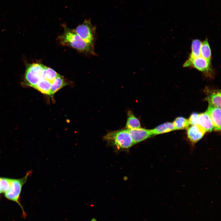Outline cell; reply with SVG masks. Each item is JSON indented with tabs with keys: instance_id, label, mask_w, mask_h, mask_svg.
I'll return each mask as SVG.
<instances>
[{
	"instance_id": "6da1fadb",
	"label": "cell",
	"mask_w": 221,
	"mask_h": 221,
	"mask_svg": "<svg viewBox=\"0 0 221 221\" xmlns=\"http://www.w3.org/2000/svg\"><path fill=\"white\" fill-rule=\"evenodd\" d=\"M61 45L71 47L86 54L94 55V46L89 45L83 40L74 29L65 27L64 32L59 37Z\"/></svg>"
},
{
	"instance_id": "7a4b0ae2",
	"label": "cell",
	"mask_w": 221,
	"mask_h": 221,
	"mask_svg": "<svg viewBox=\"0 0 221 221\" xmlns=\"http://www.w3.org/2000/svg\"><path fill=\"white\" fill-rule=\"evenodd\" d=\"M103 139L117 151L127 150L134 145L127 129L108 132Z\"/></svg>"
},
{
	"instance_id": "3957f363",
	"label": "cell",
	"mask_w": 221,
	"mask_h": 221,
	"mask_svg": "<svg viewBox=\"0 0 221 221\" xmlns=\"http://www.w3.org/2000/svg\"><path fill=\"white\" fill-rule=\"evenodd\" d=\"M96 27L91 23V20L85 19L74 30L77 34L86 43L94 46Z\"/></svg>"
},
{
	"instance_id": "277c9868",
	"label": "cell",
	"mask_w": 221,
	"mask_h": 221,
	"mask_svg": "<svg viewBox=\"0 0 221 221\" xmlns=\"http://www.w3.org/2000/svg\"><path fill=\"white\" fill-rule=\"evenodd\" d=\"M31 171L28 172L23 177L17 179H12L9 190L5 193V196L7 199L17 203L22 208L24 214L22 207L20 202V195L22 187L26 182L28 176L31 174Z\"/></svg>"
},
{
	"instance_id": "5b68a950",
	"label": "cell",
	"mask_w": 221,
	"mask_h": 221,
	"mask_svg": "<svg viewBox=\"0 0 221 221\" xmlns=\"http://www.w3.org/2000/svg\"><path fill=\"white\" fill-rule=\"evenodd\" d=\"M45 65L34 63L29 64L25 74V79L28 85L34 88L40 79L43 78Z\"/></svg>"
},
{
	"instance_id": "8992f818",
	"label": "cell",
	"mask_w": 221,
	"mask_h": 221,
	"mask_svg": "<svg viewBox=\"0 0 221 221\" xmlns=\"http://www.w3.org/2000/svg\"><path fill=\"white\" fill-rule=\"evenodd\" d=\"M211 63L200 56L193 60L190 67L201 72L206 76L211 77L213 75V71Z\"/></svg>"
},
{
	"instance_id": "52a82bcc",
	"label": "cell",
	"mask_w": 221,
	"mask_h": 221,
	"mask_svg": "<svg viewBox=\"0 0 221 221\" xmlns=\"http://www.w3.org/2000/svg\"><path fill=\"white\" fill-rule=\"evenodd\" d=\"M127 129L134 145L145 140L153 135L151 130L141 127Z\"/></svg>"
},
{
	"instance_id": "ba28073f",
	"label": "cell",
	"mask_w": 221,
	"mask_h": 221,
	"mask_svg": "<svg viewBox=\"0 0 221 221\" xmlns=\"http://www.w3.org/2000/svg\"><path fill=\"white\" fill-rule=\"evenodd\" d=\"M212 121L214 129L215 131L221 130V109L210 104L206 111Z\"/></svg>"
},
{
	"instance_id": "9c48e42d",
	"label": "cell",
	"mask_w": 221,
	"mask_h": 221,
	"mask_svg": "<svg viewBox=\"0 0 221 221\" xmlns=\"http://www.w3.org/2000/svg\"><path fill=\"white\" fill-rule=\"evenodd\" d=\"M187 129L188 137L190 141L193 143H196L200 140L206 132L198 125H192Z\"/></svg>"
},
{
	"instance_id": "30bf717a",
	"label": "cell",
	"mask_w": 221,
	"mask_h": 221,
	"mask_svg": "<svg viewBox=\"0 0 221 221\" xmlns=\"http://www.w3.org/2000/svg\"><path fill=\"white\" fill-rule=\"evenodd\" d=\"M197 125L201 126L206 132H210L214 129L212 121L207 111L198 114Z\"/></svg>"
},
{
	"instance_id": "8fae6325",
	"label": "cell",
	"mask_w": 221,
	"mask_h": 221,
	"mask_svg": "<svg viewBox=\"0 0 221 221\" xmlns=\"http://www.w3.org/2000/svg\"><path fill=\"white\" fill-rule=\"evenodd\" d=\"M201 44V41L198 39H195L192 41V44L191 53L188 58L184 64V67H190L193 60L195 58L200 56Z\"/></svg>"
},
{
	"instance_id": "7c38bea8",
	"label": "cell",
	"mask_w": 221,
	"mask_h": 221,
	"mask_svg": "<svg viewBox=\"0 0 221 221\" xmlns=\"http://www.w3.org/2000/svg\"><path fill=\"white\" fill-rule=\"evenodd\" d=\"M151 130L153 135L168 132L176 129L173 123L168 122L160 125Z\"/></svg>"
},
{
	"instance_id": "4fadbf2b",
	"label": "cell",
	"mask_w": 221,
	"mask_h": 221,
	"mask_svg": "<svg viewBox=\"0 0 221 221\" xmlns=\"http://www.w3.org/2000/svg\"><path fill=\"white\" fill-rule=\"evenodd\" d=\"M221 96L220 91H214L207 95L206 99L209 104L221 108Z\"/></svg>"
},
{
	"instance_id": "5bb4252c",
	"label": "cell",
	"mask_w": 221,
	"mask_h": 221,
	"mask_svg": "<svg viewBox=\"0 0 221 221\" xmlns=\"http://www.w3.org/2000/svg\"><path fill=\"white\" fill-rule=\"evenodd\" d=\"M51 83L45 79L40 80L34 88L42 93L51 95Z\"/></svg>"
},
{
	"instance_id": "9a60e30c",
	"label": "cell",
	"mask_w": 221,
	"mask_h": 221,
	"mask_svg": "<svg viewBox=\"0 0 221 221\" xmlns=\"http://www.w3.org/2000/svg\"><path fill=\"white\" fill-rule=\"evenodd\" d=\"M141 124L139 119L131 111L127 113V118L126 124L127 129H134L140 127Z\"/></svg>"
},
{
	"instance_id": "2e32d148",
	"label": "cell",
	"mask_w": 221,
	"mask_h": 221,
	"mask_svg": "<svg viewBox=\"0 0 221 221\" xmlns=\"http://www.w3.org/2000/svg\"><path fill=\"white\" fill-rule=\"evenodd\" d=\"M200 56L211 63V51L207 39H206L202 42L200 48Z\"/></svg>"
},
{
	"instance_id": "e0dca14e",
	"label": "cell",
	"mask_w": 221,
	"mask_h": 221,
	"mask_svg": "<svg viewBox=\"0 0 221 221\" xmlns=\"http://www.w3.org/2000/svg\"><path fill=\"white\" fill-rule=\"evenodd\" d=\"M66 83L64 77L58 74L51 83V95L55 94L60 89L64 87Z\"/></svg>"
},
{
	"instance_id": "ac0fdd59",
	"label": "cell",
	"mask_w": 221,
	"mask_h": 221,
	"mask_svg": "<svg viewBox=\"0 0 221 221\" xmlns=\"http://www.w3.org/2000/svg\"><path fill=\"white\" fill-rule=\"evenodd\" d=\"M173 123L176 130L187 129L190 125L188 120L182 117L177 118Z\"/></svg>"
},
{
	"instance_id": "d6986e66",
	"label": "cell",
	"mask_w": 221,
	"mask_h": 221,
	"mask_svg": "<svg viewBox=\"0 0 221 221\" xmlns=\"http://www.w3.org/2000/svg\"><path fill=\"white\" fill-rule=\"evenodd\" d=\"M59 74L52 69L45 66L43 72V77L51 83Z\"/></svg>"
},
{
	"instance_id": "ffe728a7",
	"label": "cell",
	"mask_w": 221,
	"mask_h": 221,
	"mask_svg": "<svg viewBox=\"0 0 221 221\" xmlns=\"http://www.w3.org/2000/svg\"><path fill=\"white\" fill-rule=\"evenodd\" d=\"M12 179L0 177V185L2 192L5 193L10 189Z\"/></svg>"
},
{
	"instance_id": "44dd1931",
	"label": "cell",
	"mask_w": 221,
	"mask_h": 221,
	"mask_svg": "<svg viewBox=\"0 0 221 221\" xmlns=\"http://www.w3.org/2000/svg\"><path fill=\"white\" fill-rule=\"evenodd\" d=\"M198 114L196 113H193L191 115L188 120L190 125L192 126L197 125Z\"/></svg>"
},
{
	"instance_id": "7402d4cb",
	"label": "cell",
	"mask_w": 221,
	"mask_h": 221,
	"mask_svg": "<svg viewBox=\"0 0 221 221\" xmlns=\"http://www.w3.org/2000/svg\"><path fill=\"white\" fill-rule=\"evenodd\" d=\"M1 193H2V190H1V186H0V194Z\"/></svg>"
}]
</instances>
